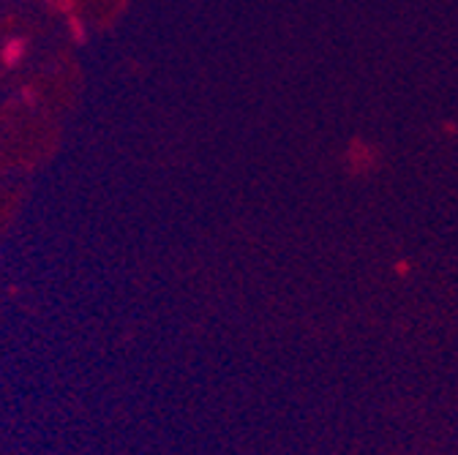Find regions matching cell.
Returning <instances> with one entry per match:
<instances>
[{
	"label": "cell",
	"instance_id": "obj_1",
	"mask_svg": "<svg viewBox=\"0 0 458 455\" xmlns=\"http://www.w3.org/2000/svg\"><path fill=\"white\" fill-rule=\"evenodd\" d=\"M22 58H25V41H22V38H12V41L4 46V63H6V66H17Z\"/></svg>",
	"mask_w": 458,
	"mask_h": 455
}]
</instances>
